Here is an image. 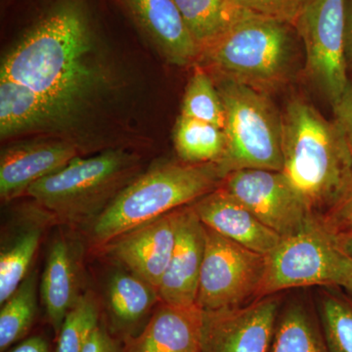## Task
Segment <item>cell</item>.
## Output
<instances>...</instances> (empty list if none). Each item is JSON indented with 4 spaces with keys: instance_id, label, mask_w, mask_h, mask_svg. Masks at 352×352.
I'll return each mask as SVG.
<instances>
[{
    "instance_id": "obj_32",
    "label": "cell",
    "mask_w": 352,
    "mask_h": 352,
    "mask_svg": "<svg viewBox=\"0 0 352 352\" xmlns=\"http://www.w3.org/2000/svg\"><path fill=\"white\" fill-rule=\"evenodd\" d=\"M82 352H122V346L105 324L100 323L90 336Z\"/></svg>"
},
{
    "instance_id": "obj_29",
    "label": "cell",
    "mask_w": 352,
    "mask_h": 352,
    "mask_svg": "<svg viewBox=\"0 0 352 352\" xmlns=\"http://www.w3.org/2000/svg\"><path fill=\"white\" fill-rule=\"evenodd\" d=\"M256 15L286 23L295 28L310 0H231Z\"/></svg>"
},
{
    "instance_id": "obj_1",
    "label": "cell",
    "mask_w": 352,
    "mask_h": 352,
    "mask_svg": "<svg viewBox=\"0 0 352 352\" xmlns=\"http://www.w3.org/2000/svg\"><path fill=\"white\" fill-rule=\"evenodd\" d=\"M87 12L76 0L50 11L2 62L0 76L31 88L64 113L97 82Z\"/></svg>"
},
{
    "instance_id": "obj_27",
    "label": "cell",
    "mask_w": 352,
    "mask_h": 352,
    "mask_svg": "<svg viewBox=\"0 0 352 352\" xmlns=\"http://www.w3.org/2000/svg\"><path fill=\"white\" fill-rule=\"evenodd\" d=\"M319 320L329 352H352V300L323 292L319 300Z\"/></svg>"
},
{
    "instance_id": "obj_8",
    "label": "cell",
    "mask_w": 352,
    "mask_h": 352,
    "mask_svg": "<svg viewBox=\"0 0 352 352\" xmlns=\"http://www.w3.org/2000/svg\"><path fill=\"white\" fill-rule=\"evenodd\" d=\"M206 248L197 305L203 310L242 307L256 300L266 256L205 226Z\"/></svg>"
},
{
    "instance_id": "obj_25",
    "label": "cell",
    "mask_w": 352,
    "mask_h": 352,
    "mask_svg": "<svg viewBox=\"0 0 352 352\" xmlns=\"http://www.w3.org/2000/svg\"><path fill=\"white\" fill-rule=\"evenodd\" d=\"M182 115L214 124L222 129L226 126V110L221 96L212 76L203 67H195L187 85Z\"/></svg>"
},
{
    "instance_id": "obj_31",
    "label": "cell",
    "mask_w": 352,
    "mask_h": 352,
    "mask_svg": "<svg viewBox=\"0 0 352 352\" xmlns=\"http://www.w3.org/2000/svg\"><path fill=\"white\" fill-rule=\"evenodd\" d=\"M335 122L344 132L352 150V78H349L344 94L333 105Z\"/></svg>"
},
{
    "instance_id": "obj_4",
    "label": "cell",
    "mask_w": 352,
    "mask_h": 352,
    "mask_svg": "<svg viewBox=\"0 0 352 352\" xmlns=\"http://www.w3.org/2000/svg\"><path fill=\"white\" fill-rule=\"evenodd\" d=\"M293 30L286 23L250 14L201 53L221 78L266 95L283 87L295 63Z\"/></svg>"
},
{
    "instance_id": "obj_26",
    "label": "cell",
    "mask_w": 352,
    "mask_h": 352,
    "mask_svg": "<svg viewBox=\"0 0 352 352\" xmlns=\"http://www.w3.org/2000/svg\"><path fill=\"white\" fill-rule=\"evenodd\" d=\"M41 232L30 229L21 234L13 244L0 254V305L6 302L28 276L34 254L38 251Z\"/></svg>"
},
{
    "instance_id": "obj_9",
    "label": "cell",
    "mask_w": 352,
    "mask_h": 352,
    "mask_svg": "<svg viewBox=\"0 0 352 352\" xmlns=\"http://www.w3.org/2000/svg\"><path fill=\"white\" fill-rule=\"evenodd\" d=\"M347 0H310L296 24L305 50V73L332 104L349 78L346 54Z\"/></svg>"
},
{
    "instance_id": "obj_3",
    "label": "cell",
    "mask_w": 352,
    "mask_h": 352,
    "mask_svg": "<svg viewBox=\"0 0 352 352\" xmlns=\"http://www.w3.org/2000/svg\"><path fill=\"white\" fill-rule=\"evenodd\" d=\"M217 163L157 166L120 191L97 215L95 241L110 243L132 229L195 203L223 182Z\"/></svg>"
},
{
    "instance_id": "obj_18",
    "label": "cell",
    "mask_w": 352,
    "mask_h": 352,
    "mask_svg": "<svg viewBox=\"0 0 352 352\" xmlns=\"http://www.w3.org/2000/svg\"><path fill=\"white\" fill-rule=\"evenodd\" d=\"M41 293L48 321L57 336L65 317L80 296L75 252L67 241L59 239L51 245Z\"/></svg>"
},
{
    "instance_id": "obj_20",
    "label": "cell",
    "mask_w": 352,
    "mask_h": 352,
    "mask_svg": "<svg viewBox=\"0 0 352 352\" xmlns=\"http://www.w3.org/2000/svg\"><path fill=\"white\" fill-rule=\"evenodd\" d=\"M66 115L19 82L0 76V134L8 138L50 124Z\"/></svg>"
},
{
    "instance_id": "obj_12",
    "label": "cell",
    "mask_w": 352,
    "mask_h": 352,
    "mask_svg": "<svg viewBox=\"0 0 352 352\" xmlns=\"http://www.w3.org/2000/svg\"><path fill=\"white\" fill-rule=\"evenodd\" d=\"M182 208L112 241L111 254L113 258L157 291L175 250Z\"/></svg>"
},
{
    "instance_id": "obj_7",
    "label": "cell",
    "mask_w": 352,
    "mask_h": 352,
    "mask_svg": "<svg viewBox=\"0 0 352 352\" xmlns=\"http://www.w3.org/2000/svg\"><path fill=\"white\" fill-rule=\"evenodd\" d=\"M129 166V156L117 151L76 157L61 170L34 182L25 193L59 217L80 219L98 208Z\"/></svg>"
},
{
    "instance_id": "obj_6",
    "label": "cell",
    "mask_w": 352,
    "mask_h": 352,
    "mask_svg": "<svg viewBox=\"0 0 352 352\" xmlns=\"http://www.w3.org/2000/svg\"><path fill=\"white\" fill-rule=\"evenodd\" d=\"M352 258L340 249L335 234L315 214L298 232L282 238L266 256L256 300L285 289L307 286L340 287Z\"/></svg>"
},
{
    "instance_id": "obj_21",
    "label": "cell",
    "mask_w": 352,
    "mask_h": 352,
    "mask_svg": "<svg viewBox=\"0 0 352 352\" xmlns=\"http://www.w3.org/2000/svg\"><path fill=\"white\" fill-rule=\"evenodd\" d=\"M201 53L251 12L231 0H175Z\"/></svg>"
},
{
    "instance_id": "obj_28",
    "label": "cell",
    "mask_w": 352,
    "mask_h": 352,
    "mask_svg": "<svg viewBox=\"0 0 352 352\" xmlns=\"http://www.w3.org/2000/svg\"><path fill=\"white\" fill-rule=\"evenodd\" d=\"M100 323L98 303L91 294L78 296L56 336V352H82Z\"/></svg>"
},
{
    "instance_id": "obj_19",
    "label": "cell",
    "mask_w": 352,
    "mask_h": 352,
    "mask_svg": "<svg viewBox=\"0 0 352 352\" xmlns=\"http://www.w3.org/2000/svg\"><path fill=\"white\" fill-rule=\"evenodd\" d=\"M159 298L152 285L133 273H117L109 284L111 333L122 342L144 327V320Z\"/></svg>"
},
{
    "instance_id": "obj_36",
    "label": "cell",
    "mask_w": 352,
    "mask_h": 352,
    "mask_svg": "<svg viewBox=\"0 0 352 352\" xmlns=\"http://www.w3.org/2000/svg\"><path fill=\"white\" fill-rule=\"evenodd\" d=\"M342 288L346 289L349 296H351L352 300V263L351 268H349V273H347V276L346 280H344V284H342Z\"/></svg>"
},
{
    "instance_id": "obj_34",
    "label": "cell",
    "mask_w": 352,
    "mask_h": 352,
    "mask_svg": "<svg viewBox=\"0 0 352 352\" xmlns=\"http://www.w3.org/2000/svg\"><path fill=\"white\" fill-rule=\"evenodd\" d=\"M346 54L349 68H352V0L346 1Z\"/></svg>"
},
{
    "instance_id": "obj_13",
    "label": "cell",
    "mask_w": 352,
    "mask_h": 352,
    "mask_svg": "<svg viewBox=\"0 0 352 352\" xmlns=\"http://www.w3.org/2000/svg\"><path fill=\"white\" fill-rule=\"evenodd\" d=\"M205 248V226L191 205L183 207L175 250L157 288L162 302L171 305H197Z\"/></svg>"
},
{
    "instance_id": "obj_17",
    "label": "cell",
    "mask_w": 352,
    "mask_h": 352,
    "mask_svg": "<svg viewBox=\"0 0 352 352\" xmlns=\"http://www.w3.org/2000/svg\"><path fill=\"white\" fill-rule=\"evenodd\" d=\"M146 34L170 62L187 66L199 60L201 51L175 0H124Z\"/></svg>"
},
{
    "instance_id": "obj_23",
    "label": "cell",
    "mask_w": 352,
    "mask_h": 352,
    "mask_svg": "<svg viewBox=\"0 0 352 352\" xmlns=\"http://www.w3.org/2000/svg\"><path fill=\"white\" fill-rule=\"evenodd\" d=\"M175 146L183 163H219L226 153V133L214 124L182 115L176 122Z\"/></svg>"
},
{
    "instance_id": "obj_2",
    "label": "cell",
    "mask_w": 352,
    "mask_h": 352,
    "mask_svg": "<svg viewBox=\"0 0 352 352\" xmlns=\"http://www.w3.org/2000/svg\"><path fill=\"white\" fill-rule=\"evenodd\" d=\"M281 119L282 173L315 214L325 212L351 175L352 150L346 135L335 120L325 119L302 97L287 103Z\"/></svg>"
},
{
    "instance_id": "obj_11",
    "label": "cell",
    "mask_w": 352,
    "mask_h": 352,
    "mask_svg": "<svg viewBox=\"0 0 352 352\" xmlns=\"http://www.w3.org/2000/svg\"><path fill=\"white\" fill-rule=\"evenodd\" d=\"M279 312L275 295L242 307L203 310L201 352H270Z\"/></svg>"
},
{
    "instance_id": "obj_14",
    "label": "cell",
    "mask_w": 352,
    "mask_h": 352,
    "mask_svg": "<svg viewBox=\"0 0 352 352\" xmlns=\"http://www.w3.org/2000/svg\"><path fill=\"white\" fill-rule=\"evenodd\" d=\"M191 207L204 226L263 256H268L282 239L221 187L191 204Z\"/></svg>"
},
{
    "instance_id": "obj_15",
    "label": "cell",
    "mask_w": 352,
    "mask_h": 352,
    "mask_svg": "<svg viewBox=\"0 0 352 352\" xmlns=\"http://www.w3.org/2000/svg\"><path fill=\"white\" fill-rule=\"evenodd\" d=\"M203 309L164 303L144 327L124 340L122 352H201Z\"/></svg>"
},
{
    "instance_id": "obj_5",
    "label": "cell",
    "mask_w": 352,
    "mask_h": 352,
    "mask_svg": "<svg viewBox=\"0 0 352 352\" xmlns=\"http://www.w3.org/2000/svg\"><path fill=\"white\" fill-rule=\"evenodd\" d=\"M226 149L219 163L224 175L245 168L283 170L281 113L270 99L240 83L221 80Z\"/></svg>"
},
{
    "instance_id": "obj_33",
    "label": "cell",
    "mask_w": 352,
    "mask_h": 352,
    "mask_svg": "<svg viewBox=\"0 0 352 352\" xmlns=\"http://www.w3.org/2000/svg\"><path fill=\"white\" fill-rule=\"evenodd\" d=\"M9 352H50V346L41 336H32L21 342Z\"/></svg>"
},
{
    "instance_id": "obj_24",
    "label": "cell",
    "mask_w": 352,
    "mask_h": 352,
    "mask_svg": "<svg viewBox=\"0 0 352 352\" xmlns=\"http://www.w3.org/2000/svg\"><path fill=\"white\" fill-rule=\"evenodd\" d=\"M38 271H32L13 295L1 305L0 351L24 339L31 330L38 309Z\"/></svg>"
},
{
    "instance_id": "obj_22",
    "label": "cell",
    "mask_w": 352,
    "mask_h": 352,
    "mask_svg": "<svg viewBox=\"0 0 352 352\" xmlns=\"http://www.w3.org/2000/svg\"><path fill=\"white\" fill-rule=\"evenodd\" d=\"M270 352H329L319 317L300 303L278 314Z\"/></svg>"
},
{
    "instance_id": "obj_16",
    "label": "cell",
    "mask_w": 352,
    "mask_h": 352,
    "mask_svg": "<svg viewBox=\"0 0 352 352\" xmlns=\"http://www.w3.org/2000/svg\"><path fill=\"white\" fill-rule=\"evenodd\" d=\"M76 157L74 146L60 142L32 143L6 150L0 161V196L11 200L21 195Z\"/></svg>"
},
{
    "instance_id": "obj_30",
    "label": "cell",
    "mask_w": 352,
    "mask_h": 352,
    "mask_svg": "<svg viewBox=\"0 0 352 352\" xmlns=\"http://www.w3.org/2000/svg\"><path fill=\"white\" fill-rule=\"evenodd\" d=\"M320 215L332 232L352 227V171L337 200Z\"/></svg>"
},
{
    "instance_id": "obj_35",
    "label": "cell",
    "mask_w": 352,
    "mask_h": 352,
    "mask_svg": "<svg viewBox=\"0 0 352 352\" xmlns=\"http://www.w3.org/2000/svg\"><path fill=\"white\" fill-rule=\"evenodd\" d=\"M333 233L342 252L352 258V227Z\"/></svg>"
},
{
    "instance_id": "obj_10",
    "label": "cell",
    "mask_w": 352,
    "mask_h": 352,
    "mask_svg": "<svg viewBox=\"0 0 352 352\" xmlns=\"http://www.w3.org/2000/svg\"><path fill=\"white\" fill-rule=\"evenodd\" d=\"M220 187L281 238L298 232L315 214L282 171H232Z\"/></svg>"
}]
</instances>
